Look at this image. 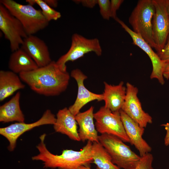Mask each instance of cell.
Returning a JSON list of instances; mask_svg holds the SVG:
<instances>
[{
	"label": "cell",
	"instance_id": "obj_7",
	"mask_svg": "<svg viewBox=\"0 0 169 169\" xmlns=\"http://www.w3.org/2000/svg\"><path fill=\"white\" fill-rule=\"evenodd\" d=\"M97 132L115 136L124 142L130 143L119 111L112 112L104 106L94 114Z\"/></svg>",
	"mask_w": 169,
	"mask_h": 169
},
{
	"label": "cell",
	"instance_id": "obj_27",
	"mask_svg": "<svg viewBox=\"0 0 169 169\" xmlns=\"http://www.w3.org/2000/svg\"><path fill=\"white\" fill-rule=\"evenodd\" d=\"M123 2V0H111L110 1L111 18L115 20L117 17L116 15V11Z\"/></svg>",
	"mask_w": 169,
	"mask_h": 169
},
{
	"label": "cell",
	"instance_id": "obj_6",
	"mask_svg": "<svg viewBox=\"0 0 169 169\" xmlns=\"http://www.w3.org/2000/svg\"><path fill=\"white\" fill-rule=\"evenodd\" d=\"M91 52H95L98 56L102 54V49L99 39L97 38L89 39L79 34L74 33L72 36L69 49L56 62L62 71L66 72L67 62L74 61Z\"/></svg>",
	"mask_w": 169,
	"mask_h": 169
},
{
	"label": "cell",
	"instance_id": "obj_25",
	"mask_svg": "<svg viewBox=\"0 0 169 169\" xmlns=\"http://www.w3.org/2000/svg\"><path fill=\"white\" fill-rule=\"evenodd\" d=\"M153 157L150 153L141 156L140 160L134 169H154L152 166Z\"/></svg>",
	"mask_w": 169,
	"mask_h": 169
},
{
	"label": "cell",
	"instance_id": "obj_16",
	"mask_svg": "<svg viewBox=\"0 0 169 169\" xmlns=\"http://www.w3.org/2000/svg\"><path fill=\"white\" fill-rule=\"evenodd\" d=\"M77 125L75 116L65 107L57 112L53 127L56 132L65 134L72 140L79 141Z\"/></svg>",
	"mask_w": 169,
	"mask_h": 169
},
{
	"label": "cell",
	"instance_id": "obj_18",
	"mask_svg": "<svg viewBox=\"0 0 169 169\" xmlns=\"http://www.w3.org/2000/svg\"><path fill=\"white\" fill-rule=\"evenodd\" d=\"M103 93L104 106L112 112L119 111L124 103L126 95V87L121 81L117 85H112L104 82Z\"/></svg>",
	"mask_w": 169,
	"mask_h": 169
},
{
	"label": "cell",
	"instance_id": "obj_29",
	"mask_svg": "<svg viewBox=\"0 0 169 169\" xmlns=\"http://www.w3.org/2000/svg\"><path fill=\"white\" fill-rule=\"evenodd\" d=\"M161 126H164L166 131V134L164 138V144L165 146H169V122L161 124Z\"/></svg>",
	"mask_w": 169,
	"mask_h": 169
},
{
	"label": "cell",
	"instance_id": "obj_32",
	"mask_svg": "<svg viewBox=\"0 0 169 169\" xmlns=\"http://www.w3.org/2000/svg\"><path fill=\"white\" fill-rule=\"evenodd\" d=\"M166 2L167 11L169 18V0H166Z\"/></svg>",
	"mask_w": 169,
	"mask_h": 169
},
{
	"label": "cell",
	"instance_id": "obj_10",
	"mask_svg": "<svg viewBox=\"0 0 169 169\" xmlns=\"http://www.w3.org/2000/svg\"><path fill=\"white\" fill-rule=\"evenodd\" d=\"M56 120L54 114L49 109L47 110L41 118L37 121L31 123L17 122L9 126L1 128L0 134L8 141V147L10 151H13L16 146L17 141L21 135L26 132L37 126L45 125H54Z\"/></svg>",
	"mask_w": 169,
	"mask_h": 169
},
{
	"label": "cell",
	"instance_id": "obj_28",
	"mask_svg": "<svg viewBox=\"0 0 169 169\" xmlns=\"http://www.w3.org/2000/svg\"><path fill=\"white\" fill-rule=\"evenodd\" d=\"M73 1L76 3H81L84 7L91 8H93L98 3L97 0H77Z\"/></svg>",
	"mask_w": 169,
	"mask_h": 169
},
{
	"label": "cell",
	"instance_id": "obj_33",
	"mask_svg": "<svg viewBox=\"0 0 169 169\" xmlns=\"http://www.w3.org/2000/svg\"><path fill=\"white\" fill-rule=\"evenodd\" d=\"M78 169H91L90 166H81Z\"/></svg>",
	"mask_w": 169,
	"mask_h": 169
},
{
	"label": "cell",
	"instance_id": "obj_34",
	"mask_svg": "<svg viewBox=\"0 0 169 169\" xmlns=\"http://www.w3.org/2000/svg\"></svg>",
	"mask_w": 169,
	"mask_h": 169
},
{
	"label": "cell",
	"instance_id": "obj_26",
	"mask_svg": "<svg viewBox=\"0 0 169 169\" xmlns=\"http://www.w3.org/2000/svg\"><path fill=\"white\" fill-rule=\"evenodd\" d=\"M158 55L164 63H169V34L163 49Z\"/></svg>",
	"mask_w": 169,
	"mask_h": 169
},
{
	"label": "cell",
	"instance_id": "obj_20",
	"mask_svg": "<svg viewBox=\"0 0 169 169\" xmlns=\"http://www.w3.org/2000/svg\"><path fill=\"white\" fill-rule=\"evenodd\" d=\"M19 76L11 71H0V101L12 95L18 90L24 88Z\"/></svg>",
	"mask_w": 169,
	"mask_h": 169
},
{
	"label": "cell",
	"instance_id": "obj_15",
	"mask_svg": "<svg viewBox=\"0 0 169 169\" xmlns=\"http://www.w3.org/2000/svg\"><path fill=\"white\" fill-rule=\"evenodd\" d=\"M21 48L33 59L38 67L45 66L52 61L46 43L33 35H28L23 39Z\"/></svg>",
	"mask_w": 169,
	"mask_h": 169
},
{
	"label": "cell",
	"instance_id": "obj_21",
	"mask_svg": "<svg viewBox=\"0 0 169 169\" xmlns=\"http://www.w3.org/2000/svg\"><path fill=\"white\" fill-rule=\"evenodd\" d=\"M20 93L18 92L8 102L0 106V121L24 122L25 117L20 106Z\"/></svg>",
	"mask_w": 169,
	"mask_h": 169
},
{
	"label": "cell",
	"instance_id": "obj_19",
	"mask_svg": "<svg viewBox=\"0 0 169 169\" xmlns=\"http://www.w3.org/2000/svg\"><path fill=\"white\" fill-rule=\"evenodd\" d=\"M8 67L11 71L18 74L38 68L33 59L21 48L12 52L9 58Z\"/></svg>",
	"mask_w": 169,
	"mask_h": 169
},
{
	"label": "cell",
	"instance_id": "obj_4",
	"mask_svg": "<svg viewBox=\"0 0 169 169\" xmlns=\"http://www.w3.org/2000/svg\"><path fill=\"white\" fill-rule=\"evenodd\" d=\"M100 143L110 155L112 162L120 168L134 169L141 156L118 137L104 134L99 136Z\"/></svg>",
	"mask_w": 169,
	"mask_h": 169
},
{
	"label": "cell",
	"instance_id": "obj_24",
	"mask_svg": "<svg viewBox=\"0 0 169 169\" xmlns=\"http://www.w3.org/2000/svg\"><path fill=\"white\" fill-rule=\"evenodd\" d=\"M100 13L105 19L109 20L111 18L110 1L109 0H97Z\"/></svg>",
	"mask_w": 169,
	"mask_h": 169
},
{
	"label": "cell",
	"instance_id": "obj_22",
	"mask_svg": "<svg viewBox=\"0 0 169 169\" xmlns=\"http://www.w3.org/2000/svg\"><path fill=\"white\" fill-rule=\"evenodd\" d=\"M91 153L96 169H121L112 162L110 155L100 142H92Z\"/></svg>",
	"mask_w": 169,
	"mask_h": 169
},
{
	"label": "cell",
	"instance_id": "obj_31",
	"mask_svg": "<svg viewBox=\"0 0 169 169\" xmlns=\"http://www.w3.org/2000/svg\"><path fill=\"white\" fill-rule=\"evenodd\" d=\"M46 3L52 8H56L58 4V2L56 0H44Z\"/></svg>",
	"mask_w": 169,
	"mask_h": 169
},
{
	"label": "cell",
	"instance_id": "obj_9",
	"mask_svg": "<svg viewBox=\"0 0 169 169\" xmlns=\"http://www.w3.org/2000/svg\"><path fill=\"white\" fill-rule=\"evenodd\" d=\"M155 12L152 21V31L155 49L159 54L163 49L169 34V18L166 0H153Z\"/></svg>",
	"mask_w": 169,
	"mask_h": 169
},
{
	"label": "cell",
	"instance_id": "obj_8",
	"mask_svg": "<svg viewBox=\"0 0 169 169\" xmlns=\"http://www.w3.org/2000/svg\"><path fill=\"white\" fill-rule=\"evenodd\" d=\"M0 29L10 42L12 52L20 48L27 34L20 21L0 3Z\"/></svg>",
	"mask_w": 169,
	"mask_h": 169
},
{
	"label": "cell",
	"instance_id": "obj_14",
	"mask_svg": "<svg viewBox=\"0 0 169 169\" xmlns=\"http://www.w3.org/2000/svg\"><path fill=\"white\" fill-rule=\"evenodd\" d=\"M120 112L130 143L138 151L140 156L151 152V147L142 138L144 128L141 127L121 110Z\"/></svg>",
	"mask_w": 169,
	"mask_h": 169
},
{
	"label": "cell",
	"instance_id": "obj_11",
	"mask_svg": "<svg viewBox=\"0 0 169 169\" xmlns=\"http://www.w3.org/2000/svg\"><path fill=\"white\" fill-rule=\"evenodd\" d=\"M138 88L129 83L126 84V95L121 110L141 127L145 128L152 122V117L143 110L137 96Z\"/></svg>",
	"mask_w": 169,
	"mask_h": 169
},
{
	"label": "cell",
	"instance_id": "obj_17",
	"mask_svg": "<svg viewBox=\"0 0 169 169\" xmlns=\"http://www.w3.org/2000/svg\"><path fill=\"white\" fill-rule=\"evenodd\" d=\"M94 107L91 106L87 110L79 112L75 116V119L79 126L78 131L80 141L84 142L88 140L92 142H99L98 135L93 121Z\"/></svg>",
	"mask_w": 169,
	"mask_h": 169
},
{
	"label": "cell",
	"instance_id": "obj_30",
	"mask_svg": "<svg viewBox=\"0 0 169 169\" xmlns=\"http://www.w3.org/2000/svg\"><path fill=\"white\" fill-rule=\"evenodd\" d=\"M163 75L164 78L169 79V63L165 64Z\"/></svg>",
	"mask_w": 169,
	"mask_h": 169
},
{
	"label": "cell",
	"instance_id": "obj_3",
	"mask_svg": "<svg viewBox=\"0 0 169 169\" xmlns=\"http://www.w3.org/2000/svg\"><path fill=\"white\" fill-rule=\"evenodd\" d=\"M0 3L20 21L28 35L44 29L49 24L41 10L32 5L22 4L13 0H1Z\"/></svg>",
	"mask_w": 169,
	"mask_h": 169
},
{
	"label": "cell",
	"instance_id": "obj_1",
	"mask_svg": "<svg viewBox=\"0 0 169 169\" xmlns=\"http://www.w3.org/2000/svg\"><path fill=\"white\" fill-rule=\"evenodd\" d=\"M19 75L33 91L47 96H57L64 92L70 79L67 72L62 71L54 61L33 71L21 73Z\"/></svg>",
	"mask_w": 169,
	"mask_h": 169
},
{
	"label": "cell",
	"instance_id": "obj_13",
	"mask_svg": "<svg viewBox=\"0 0 169 169\" xmlns=\"http://www.w3.org/2000/svg\"><path fill=\"white\" fill-rule=\"evenodd\" d=\"M70 76L76 81L78 87L76 99L74 104L68 108L74 116L79 113L81 109L88 103L95 100L100 101L104 100L103 94L94 93L85 87L84 82L87 77L79 69H77L73 70L71 72Z\"/></svg>",
	"mask_w": 169,
	"mask_h": 169
},
{
	"label": "cell",
	"instance_id": "obj_5",
	"mask_svg": "<svg viewBox=\"0 0 169 169\" xmlns=\"http://www.w3.org/2000/svg\"><path fill=\"white\" fill-rule=\"evenodd\" d=\"M155 12L153 0H139L129 18L133 31L152 47L155 48L152 31V21Z\"/></svg>",
	"mask_w": 169,
	"mask_h": 169
},
{
	"label": "cell",
	"instance_id": "obj_2",
	"mask_svg": "<svg viewBox=\"0 0 169 169\" xmlns=\"http://www.w3.org/2000/svg\"><path fill=\"white\" fill-rule=\"evenodd\" d=\"M46 136L44 134L39 137L40 142L36 146L39 152L32 157L33 160L43 162L44 168L58 169H78L81 166L90 167L93 160L91 150L92 142L88 141L86 145L80 151L64 150L61 154L54 155L47 149L44 143Z\"/></svg>",
	"mask_w": 169,
	"mask_h": 169
},
{
	"label": "cell",
	"instance_id": "obj_12",
	"mask_svg": "<svg viewBox=\"0 0 169 169\" xmlns=\"http://www.w3.org/2000/svg\"><path fill=\"white\" fill-rule=\"evenodd\" d=\"M115 20L131 36L133 44L144 51L150 58L152 66L150 78L156 79L161 84H164L165 80L163 73L165 64L161 61L158 54L154 52L150 45L141 36L135 33L117 17Z\"/></svg>",
	"mask_w": 169,
	"mask_h": 169
},
{
	"label": "cell",
	"instance_id": "obj_23",
	"mask_svg": "<svg viewBox=\"0 0 169 169\" xmlns=\"http://www.w3.org/2000/svg\"><path fill=\"white\" fill-rule=\"evenodd\" d=\"M26 1L28 4L32 6L35 4L38 5L43 15L49 22L52 20H56L61 17L60 12L49 7L44 0H26Z\"/></svg>",
	"mask_w": 169,
	"mask_h": 169
}]
</instances>
